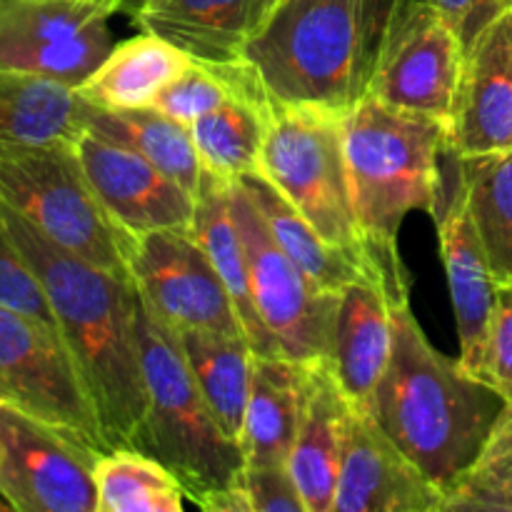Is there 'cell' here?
I'll use <instances>...</instances> for the list:
<instances>
[{"label": "cell", "instance_id": "6da1fadb", "mask_svg": "<svg viewBox=\"0 0 512 512\" xmlns=\"http://www.w3.org/2000/svg\"><path fill=\"white\" fill-rule=\"evenodd\" d=\"M508 403L495 385L433 348L410 300L393 305L388 368L360 410L445 498L478 463Z\"/></svg>", "mask_w": 512, "mask_h": 512}, {"label": "cell", "instance_id": "7a4b0ae2", "mask_svg": "<svg viewBox=\"0 0 512 512\" xmlns=\"http://www.w3.org/2000/svg\"><path fill=\"white\" fill-rule=\"evenodd\" d=\"M0 218L43 283L60 335L95 405L105 445L130 448L148 408L133 280L55 245L5 203Z\"/></svg>", "mask_w": 512, "mask_h": 512}, {"label": "cell", "instance_id": "3957f363", "mask_svg": "<svg viewBox=\"0 0 512 512\" xmlns=\"http://www.w3.org/2000/svg\"><path fill=\"white\" fill-rule=\"evenodd\" d=\"M345 165L370 263L395 303L410 300V275L398 253V233L413 210L435 218L443 200L440 155L448 125L363 95L343 118Z\"/></svg>", "mask_w": 512, "mask_h": 512}, {"label": "cell", "instance_id": "277c9868", "mask_svg": "<svg viewBox=\"0 0 512 512\" xmlns=\"http://www.w3.org/2000/svg\"><path fill=\"white\" fill-rule=\"evenodd\" d=\"M135 315L148 408L130 448L163 463L200 510L253 512L243 490V445L218 423L175 333L155 318L140 295Z\"/></svg>", "mask_w": 512, "mask_h": 512}, {"label": "cell", "instance_id": "5b68a950", "mask_svg": "<svg viewBox=\"0 0 512 512\" xmlns=\"http://www.w3.org/2000/svg\"><path fill=\"white\" fill-rule=\"evenodd\" d=\"M240 60L270 103L348 113L365 95L358 0H278Z\"/></svg>", "mask_w": 512, "mask_h": 512}, {"label": "cell", "instance_id": "8992f818", "mask_svg": "<svg viewBox=\"0 0 512 512\" xmlns=\"http://www.w3.org/2000/svg\"><path fill=\"white\" fill-rule=\"evenodd\" d=\"M0 203L60 248L133 280L130 255L138 240L100 203L75 145L0 148Z\"/></svg>", "mask_w": 512, "mask_h": 512}, {"label": "cell", "instance_id": "52a82bcc", "mask_svg": "<svg viewBox=\"0 0 512 512\" xmlns=\"http://www.w3.org/2000/svg\"><path fill=\"white\" fill-rule=\"evenodd\" d=\"M343 118L345 113L338 110L273 103L258 173L278 188L320 238L370 263L350 193Z\"/></svg>", "mask_w": 512, "mask_h": 512}, {"label": "cell", "instance_id": "ba28073f", "mask_svg": "<svg viewBox=\"0 0 512 512\" xmlns=\"http://www.w3.org/2000/svg\"><path fill=\"white\" fill-rule=\"evenodd\" d=\"M228 198L248 253L255 308L280 355L305 363L325 360L340 293H323L305 278L273 238L243 180L228 183Z\"/></svg>", "mask_w": 512, "mask_h": 512}, {"label": "cell", "instance_id": "9c48e42d", "mask_svg": "<svg viewBox=\"0 0 512 512\" xmlns=\"http://www.w3.org/2000/svg\"><path fill=\"white\" fill-rule=\"evenodd\" d=\"M0 395L33 418L105 453L103 430L63 335L0 305Z\"/></svg>", "mask_w": 512, "mask_h": 512}, {"label": "cell", "instance_id": "30bf717a", "mask_svg": "<svg viewBox=\"0 0 512 512\" xmlns=\"http://www.w3.org/2000/svg\"><path fill=\"white\" fill-rule=\"evenodd\" d=\"M120 0H0V70L80 88L115 48Z\"/></svg>", "mask_w": 512, "mask_h": 512}, {"label": "cell", "instance_id": "8fae6325", "mask_svg": "<svg viewBox=\"0 0 512 512\" xmlns=\"http://www.w3.org/2000/svg\"><path fill=\"white\" fill-rule=\"evenodd\" d=\"M103 453L0 400V495L20 512H98Z\"/></svg>", "mask_w": 512, "mask_h": 512}, {"label": "cell", "instance_id": "7c38bea8", "mask_svg": "<svg viewBox=\"0 0 512 512\" xmlns=\"http://www.w3.org/2000/svg\"><path fill=\"white\" fill-rule=\"evenodd\" d=\"M130 275L155 318L175 333L215 330L245 335L228 288L193 228L158 230L138 238L130 255Z\"/></svg>", "mask_w": 512, "mask_h": 512}, {"label": "cell", "instance_id": "4fadbf2b", "mask_svg": "<svg viewBox=\"0 0 512 512\" xmlns=\"http://www.w3.org/2000/svg\"><path fill=\"white\" fill-rule=\"evenodd\" d=\"M463 63L458 33L425 0L390 33L365 95L450 125Z\"/></svg>", "mask_w": 512, "mask_h": 512}, {"label": "cell", "instance_id": "5bb4252c", "mask_svg": "<svg viewBox=\"0 0 512 512\" xmlns=\"http://www.w3.org/2000/svg\"><path fill=\"white\" fill-rule=\"evenodd\" d=\"M75 153L100 203L135 240L158 230L193 228L195 195L133 148L85 130Z\"/></svg>", "mask_w": 512, "mask_h": 512}, {"label": "cell", "instance_id": "9a60e30c", "mask_svg": "<svg viewBox=\"0 0 512 512\" xmlns=\"http://www.w3.org/2000/svg\"><path fill=\"white\" fill-rule=\"evenodd\" d=\"M445 495L398 445L353 408L333 512H443Z\"/></svg>", "mask_w": 512, "mask_h": 512}, {"label": "cell", "instance_id": "2e32d148", "mask_svg": "<svg viewBox=\"0 0 512 512\" xmlns=\"http://www.w3.org/2000/svg\"><path fill=\"white\" fill-rule=\"evenodd\" d=\"M448 148L458 158L512 150V13L465 50Z\"/></svg>", "mask_w": 512, "mask_h": 512}, {"label": "cell", "instance_id": "e0dca14e", "mask_svg": "<svg viewBox=\"0 0 512 512\" xmlns=\"http://www.w3.org/2000/svg\"><path fill=\"white\" fill-rule=\"evenodd\" d=\"M435 225L440 233V253H443L455 325H458V360L480 378L488 325L493 318L495 298H498V280L485 255L483 240L470 218L468 195H465L460 173L453 195L435 215Z\"/></svg>", "mask_w": 512, "mask_h": 512}, {"label": "cell", "instance_id": "ac0fdd59", "mask_svg": "<svg viewBox=\"0 0 512 512\" xmlns=\"http://www.w3.org/2000/svg\"><path fill=\"white\" fill-rule=\"evenodd\" d=\"M393 295L378 273L340 290L325 365L353 408H365L393 348Z\"/></svg>", "mask_w": 512, "mask_h": 512}, {"label": "cell", "instance_id": "d6986e66", "mask_svg": "<svg viewBox=\"0 0 512 512\" xmlns=\"http://www.w3.org/2000/svg\"><path fill=\"white\" fill-rule=\"evenodd\" d=\"M278 0H140L138 25L198 63H233Z\"/></svg>", "mask_w": 512, "mask_h": 512}, {"label": "cell", "instance_id": "ffe728a7", "mask_svg": "<svg viewBox=\"0 0 512 512\" xmlns=\"http://www.w3.org/2000/svg\"><path fill=\"white\" fill-rule=\"evenodd\" d=\"M315 363L285 355H255L240 433L245 465H288L308 405Z\"/></svg>", "mask_w": 512, "mask_h": 512}, {"label": "cell", "instance_id": "44dd1931", "mask_svg": "<svg viewBox=\"0 0 512 512\" xmlns=\"http://www.w3.org/2000/svg\"><path fill=\"white\" fill-rule=\"evenodd\" d=\"M350 410L353 403L345 398L325 360H318L313 365L303 423L288 458L308 512H333Z\"/></svg>", "mask_w": 512, "mask_h": 512}, {"label": "cell", "instance_id": "7402d4cb", "mask_svg": "<svg viewBox=\"0 0 512 512\" xmlns=\"http://www.w3.org/2000/svg\"><path fill=\"white\" fill-rule=\"evenodd\" d=\"M85 108L78 88L0 70V148L75 145L85 133Z\"/></svg>", "mask_w": 512, "mask_h": 512}, {"label": "cell", "instance_id": "603a6c76", "mask_svg": "<svg viewBox=\"0 0 512 512\" xmlns=\"http://www.w3.org/2000/svg\"><path fill=\"white\" fill-rule=\"evenodd\" d=\"M193 233L198 235V240L213 260L215 270L223 278L255 355H280L273 335L268 333L258 308H255L248 253H245L243 235L235 223L233 210H230L228 183L205 173V170L203 178H200L198 195H195Z\"/></svg>", "mask_w": 512, "mask_h": 512}, {"label": "cell", "instance_id": "cb8c5ba5", "mask_svg": "<svg viewBox=\"0 0 512 512\" xmlns=\"http://www.w3.org/2000/svg\"><path fill=\"white\" fill-rule=\"evenodd\" d=\"M190 63L193 58L178 45L143 30L115 45L78 90L100 108H150Z\"/></svg>", "mask_w": 512, "mask_h": 512}, {"label": "cell", "instance_id": "d4e9b609", "mask_svg": "<svg viewBox=\"0 0 512 512\" xmlns=\"http://www.w3.org/2000/svg\"><path fill=\"white\" fill-rule=\"evenodd\" d=\"M240 180L258 203L273 238L278 240L280 248L290 255V260L303 270L305 278L315 288L323 290V293H340L353 280L378 273L368 260L358 258L343 248H335L328 240L320 238L318 230L263 175L250 173Z\"/></svg>", "mask_w": 512, "mask_h": 512}, {"label": "cell", "instance_id": "484cf974", "mask_svg": "<svg viewBox=\"0 0 512 512\" xmlns=\"http://www.w3.org/2000/svg\"><path fill=\"white\" fill-rule=\"evenodd\" d=\"M175 338L218 423L230 438L240 440L255 363L250 340L215 330H178Z\"/></svg>", "mask_w": 512, "mask_h": 512}, {"label": "cell", "instance_id": "4316f807", "mask_svg": "<svg viewBox=\"0 0 512 512\" xmlns=\"http://www.w3.org/2000/svg\"><path fill=\"white\" fill-rule=\"evenodd\" d=\"M85 130L108 138L113 143L128 145L145 160L178 180L185 190L198 195L203 165H200L198 150H195L193 135L188 125L168 118L165 113L150 108H100L90 103L85 108Z\"/></svg>", "mask_w": 512, "mask_h": 512}, {"label": "cell", "instance_id": "83f0119b", "mask_svg": "<svg viewBox=\"0 0 512 512\" xmlns=\"http://www.w3.org/2000/svg\"><path fill=\"white\" fill-rule=\"evenodd\" d=\"M273 103L265 93H240L190 125L205 173L233 183L258 173Z\"/></svg>", "mask_w": 512, "mask_h": 512}, {"label": "cell", "instance_id": "f1b7e54d", "mask_svg": "<svg viewBox=\"0 0 512 512\" xmlns=\"http://www.w3.org/2000/svg\"><path fill=\"white\" fill-rule=\"evenodd\" d=\"M458 173L495 280L512 283V150L458 158Z\"/></svg>", "mask_w": 512, "mask_h": 512}, {"label": "cell", "instance_id": "f546056e", "mask_svg": "<svg viewBox=\"0 0 512 512\" xmlns=\"http://www.w3.org/2000/svg\"><path fill=\"white\" fill-rule=\"evenodd\" d=\"M98 512H180L185 488L150 455L135 448L105 450L95 463Z\"/></svg>", "mask_w": 512, "mask_h": 512}, {"label": "cell", "instance_id": "4dcf8cb0", "mask_svg": "<svg viewBox=\"0 0 512 512\" xmlns=\"http://www.w3.org/2000/svg\"><path fill=\"white\" fill-rule=\"evenodd\" d=\"M445 510L512 512V400L478 463L448 493Z\"/></svg>", "mask_w": 512, "mask_h": 512}, {"label": "cell", "instance_id": "1f68e13d", "mask_svg": "<svg viewBox=\"0 0 512 512\" xmlns=\"http://www.w3.org/2000/svg\"><path fill=\"white\" fill-rule=\"evenodd\" d=\"M0 305L58 330L43 283L0 218ZM60 333V330H58Z\"/></svg>", "mask_w": 512, "mask_h": 512}, {"label": "cell", "instance_id": "d6a6232c", "mask_svg": "<svg viewBox=\"0 0 512 512\" xmlns=\"http://www.w3.org/2000/svg\"><path fill=\"white\" fill-rule=\"evenodd\" d=\"M483 380L512 400V283L498 285L483 355Z\"/></svg>", "mask_w": 512, "mask_h": 512}, {"label": "cell", "instance_id": "836d02e7", "mask_svg": "<svg viewBox=\"0 0 512 512\" xmlns=\"http://www.w3.org/2000/svg\"><path fill=\"white\" fill-rule=\"evenodd\" d=\"M243 490L253 512H308L298 483L285 463L245 465Z\"/></svg>", "mask_w": 512, "mask_h": 512}, {"label": "cell", "instance_id": "e575fe53", "mask_svg": "<svg viewBox=\"0 0 512 512\" xmlns=\"http://www.w3.org/2000/svg\"><path fill=\"white\" fill-rule=\"evenodd\" d=\"M360 3V43H363V80H368L378 65L380 53L388 43L390 33L398 28L400 20L418 3L425 0H358Z\"/></svg>", "mask_w": 512, "mask_h": 512}, {"label": "cell", "instance_id": "d590c367", "mask_svg": "<svg viewBox=\"0 0 512 512\" xmlns=\"http://www.w3.org/2000/svg\"><path fill=\"white\" fill-rule=\"evenodd\" d=\"M468 50L495 20L512 13V0H428Z\"/></svg>", "mask_w": 512, "mask_h": 512}, {"label": "cell", "instance_id": "8d00e7d4", "mask_svg": "<svg viewBox=\"0 0 512 512\" xmlns=\"http://www.w3.org/2000/svg\"><path fill=\"white\" fill-rule=\"evenodd\" d=\"M3 510H13V508H10V505H8V500H5L3 495H0V512H3Z\"/></svg>", "mask_w": 512, "mask_h": 512}, {"label": "cell", "instance_id": "74e56055", "mask_svg": "<svg viewBox=\"0 0 512 512\" xmlns=\"http://www.w3.org/2000/svg\"><path fill=\"white\" fill-rule=\"evenodd\" d=\"M0 400H3V395H0Z\"/></svg>", "mask_w": 512, "mask_h": 512}]
</instances>
